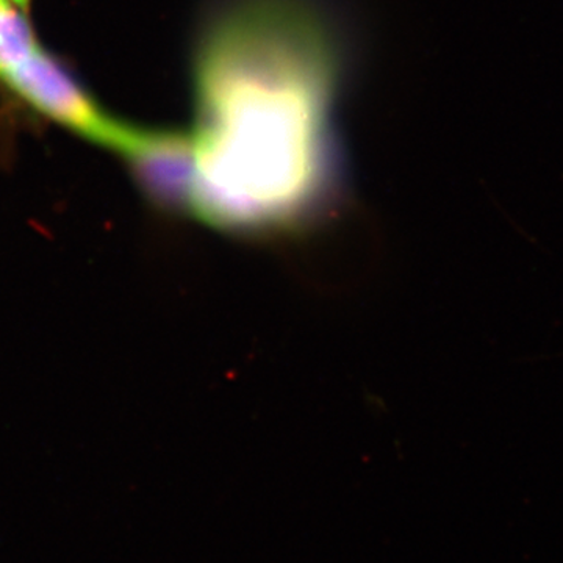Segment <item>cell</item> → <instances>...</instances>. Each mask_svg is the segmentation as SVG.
<instances>
[{
    "label": "cell",
    "mask_w": 563,
    "mask_h": 563,
    "mask_svg": "<svg viewBox=\"0 0 563 563\" xmlns=\"http://www.w3.org/2000/svg\"><path fill=\"white\" fill-rule=\"evenodd\" d=\"M14 92L33 109L65 125L84 139L128 154L141 129L107 117L68 74L43 51L0 74Z\"/></svg>",
    "instance_id": "cell-2"
},
{
    "label": "cell",
    "mask_w": 563,
    "mask_h": 563,
    "mask_svg": "<svg viewBox=\"0 0 563 563\" xmlns=\"http://www.w3.org/2000/svg\"><path fill=\"white\" fill-rule=\"evenodd\" d=\"M13 2L16 3L18 7H21V9H27L31 0H13Z\"/></svg>",
    "instance_id": "cell-4"
},
{
    "label": "cell",
    "mask_w": 563,
    "mask_h": 563,
    "mask_svg": "<svg viewBox=\"0 0 563 563\" xmlns=\"http://www.w3.org/2000/svg\"><path fill=\"white\" fill-rule=\"evenodd\" d=\"M343 49L313 0H222L192 60L196 121L184 209L236 232L285 231L339 180Z\"/></svg>",
    "instance_id": "cell-1"
},
{
    "label": "cell",
    "mask_w": 563,
    "mask_h": 563,
    "mask_svg": "<svg viewBox=\"0 0 563 563\" xmlns=\"http://www.w3.org/2000/svg\"><path fill=\"white\" fill-rule=\"evenodd\" d=\"M36 49L27 21L10 5H0V74L27 60Z\"/></svg>",
    "instance_id": "cell-3"
},
{
    "label": "cell",
    "mask_w": 563,
    "mask_h": 563,
    "mask_svg": "<svg viewBox=\"0 0 563 563\" xmlns=\"http://www.w3.org/2000/svg\"><path fill=\"white\" fill-rule=\"evenodd\" d=\"M0 5H10V3L7 0H0Z\"/></svg>",
    "instance_id": "cell-5"
}]
</instances>
